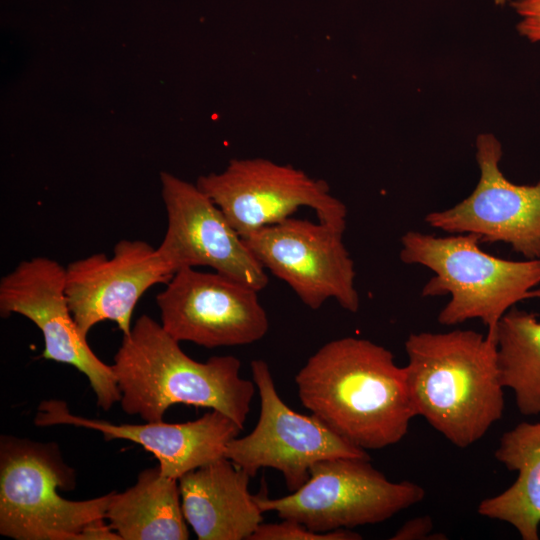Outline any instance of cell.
<instances>
[{
    "label": "cell",
    "mask_w": 540,
    "mask_h": 540,
    "mask_svg": "<svg viewBox=\"0 0 540 540\" xmlns=\"http://www.w3.org/2000/svg\"><path fill=\"white\" fill-rule=\"evenodd\" d=\"M196 185L242 238L284 221L300 207L313 209L322 223L346 229L347 208L326 181L291 165L264 158L232 159L222 172L200 176Z\"/></svg>",
    "instance_id": "7"
},
{
    "label": "cell",
    "mask_w": 540,
    "mask_h": 540,
    "mask_svg": "<svg viewBox=\"0 0 540 540\" xmlns=\"http://www.w3.org/2000/svg\"><path fill=\"white\" fill-rule=\"evenodd\" d=\"M493 2L495 3L496 6H504L508 2H510V0H493Z\"/></svg>",
    "instance_id": "23"
},
{
    "label": "cell",
    "mask_w": 540,
    "mask_h": 540,
    "mask_svg": "<svg viewBox=\"0 0 540 540\" xmlns=\"http://www.w3.org/2000/svg\"><path fill=\"white\" fill-rule=\"evenodd\" d=\"M257 290L217 272L178 270L156 296L161 325L177 341L207 348L252 344L269 320Z\"/></svg>",
    "instance_id": "11"
},
{
    "label": "cell",
    "mask_w": 540,
    "mask_h": 540,
    "mask_svg": "<svg viewBox=\"0 0 540 540\" xmlns=\"http://www.w3.org/2000/svg\"><path fill=\"white\" fill-rule=\"evenodd\" d=\"M167 230L157 247L176 273L182 268L207 266L257 291L269 278L218 206L196 184L173 174H160Z\"/></svg>",
    "instance_id": "13"
},
{
    "label": "cell",
    "mask_w": 540,
    "mask_h": 540,
    "mask_svg": "<svg viewBox=\"0 0 540 540\" xmlns=\"http://www.w3.org/2000/svg\"><path fill=\"white\" fill-rule=\"evenodd\" d=\"M175 272L157 248L142 240H120L113 255L91 254L66 267V296L80 331L87 336L97 323L115 322L123 335L143 294L167 284Z\"/></svg>",
    "instance_id": "14"
},
{
    "label": "cell",
    "mask_w": 540,
    "mask_h": 540,
    "mask_svg": "<svg viewBox=\"0 0 540 540\" xmlns=\"http://www.w3.org/2000/svg\"><path fill=\"white\" fill-rule=\"evenodd\" d=\"M179 343L148 315L123 335L112 364L122 410L156 422L180 403L222 412L243 429L257 388L241 377L240 360L226 355L198 362Z\"/></svg>",
    "instance_id": "2"
},
{
    "label": "cell",
    "mask_w": 540,
    "mask_h": 540,
    "mask_svg": "<svg viewBox=\"0 0 540 540\" xmlns=\"http://www.w3.org/2000/svg\"><path fill=\"white\" fill-rule=\"evenodd\" d=\"M361 535L351 529L316 532L293 519L278 523H261L249 540H359Z\"/></svg>",
    "instance_id": "20"
},
{
    "label": "cell",
    "mask_w": 540,
    "mask_h": 540,
    "mask_svg": "<svg viewBox=\"0 0 540 540\" xmlns=\"http://www.w3.org/2000/svg\"><path fill=\"white\" fill-rule=\"evenodd\" d=\"M106 519L120 540L189 538L179 482L162 475L159 466L139 473L124 492L112 493Z\"/></svg>",
    "instance_id": "17"
},
{
    "label": "cell",
    "mask_w": 540,
    "mask_h": 540,
    "mask_svg": "<svg viewBox=\"0 0 540 540\" xmlns=\"http://www.w3.org/2000/svg\"><path fill=\"white\" fill-rule=\"evenodd\" d=\"M304 407L363 450L400 442L415 417L404 367L385 347L343 337L327 342L295 376Z\"/></svg>",
    "instance_id": "1"
},
{
    "label": "cell",
    "mask_w": 540,
    "mask_h": 540,
    "mask_svg": "<svg viewBox=\"0 0 540 540\" xmlns=\"http://www.w3.org/2000/svg\"><path fill=\"white\" fill-rule=\"evenodd\" d=\"M433 529L432 519L422 516L406 521L391 537L392 540L429 539Z\"/></svg>",
    "instance_id": "22"
},
{
    "label": "cell",
    "mask_w": 540,
    "mask_h": 540,
    "mask_svg": "<svg viewBox=\"0 0 540 540\" xmlns=\"http://www.w3.org/2000/svg\"><path fill=\"white\" fill-rule=\"evenodd\" d=\"M66 268L56 260L34 257L21 261L0 280V314L31 320L44 338L42 357L69 364L89 380L97 404L107 411L121 393L112 365L90 348L71 313L66 296Z\"/></svg>",
    "instance_id": "9"
},
{
    "label": "cell",
    "mask_w": 540,
    "mask_h": 540,
    "mask_svg": "<svg viewBox=\"0 0 540 540\" xmlns=\"http://www.w3.org/2000/svg\"><path fill=\"white\" fill-rule=\"evenodd\" d=\"M517 16L516 30L532 44H540V0H512Z\"/></svg>",
    "instance_id": "21"
},
{
    "label": "cell",
    "mask_w": 540,
    "mask_h": 540,
    "mask_svg": "<svg viewBox=\"0 0 540 540\" xmlns=\"http://www.w3.org/2000/svg\"><path fill=\"white\" fill-rule=\"evenodd\" d=\"M35 424L74 425L97 430L107 441L135 442L155 456L162 475L177 480L191 470L225 457L227 445L242 430L234 420L217 410L185 423L113 424L73 415L66 402L55 399L40 403Z\"/></svg>",
    "instance_id": "15"
},
{
    "label": "cell",
    "mask_w": 540,
    "mask_h": 540,
    "mask_svg": "<svg viewBox=\"0 0 540 540\" xmlns=\"http://www.w3.org/2000/svg\"><path fill=\"white\" fill-rule=\"evenodd\" d=\"M75 473L54 443L0 441V533L16 540H120L105 525L111 494L72 501Z\"/></svg>",
    "instance_id": "5"
},
{
    "label": "cell",
    "mask_w": 540,
    "mask_h": 540,
    "mask_svg": "<svg viewBox=\"0 0 540 540\" xmlns=\"http://www.w3.org/2000/svg\"><path fill=\"white\" fill-rule=\"evenodd\" d=\"M495 458L516 481L502 493L482 500L481 516L512 525L523 540H538L540 524V422H522L500 438Z\"/></svg>",
    "instance_id": "18"
},
{
    "label": "cell",
    "mask_w": 540,
    "mask_h": 540,
    "mask_svg": "<svg viewBox=\"0 0 540 540\" xmlns=\"http://www.w3.org/2000/svg\"><path fill=\"white\" fill-rule=\"evenodd\" d=\"M399 257L406 264L430 269L434 275L421 295H450L438 315L442 325L479 319L495 339L497 325L517 303L540 298V258L515 261L485 252L478 236L458 233L434 236L408 231L401 237Z\"/></svg>",
    "instance_id": "4"
},
{
    "label": "cell",
    "mask_w": 540,
    "mask_h": 540,
    "mask_svg": "<svg viewBox=\"0 0 540 540\" xmlns=\"http://www.w3.org/2000/svg\"><path fill=\"white\" fill-rule=\"evenodd\" d=\"M344 231L320 221L289 217L243 239L259 263L284 281L307 307L317 310L333 298L346 311L356 313L360 298Z\"/></svg>",
    "instance_id": "10"
},
{
    "label": "cell",
    "mask_w": 540,
    "mask_h": 540,
    "mask_svg": "<svg viewBox=\"0 0 540 540\" xmlns=\"http://www.w3.org/2000/svg\"><path fill=\"white\" fill-rule=\"evenodd\" d=\"M250 477L223 457L178 479L185 520L199 540L250 539L263 521Z\"/></svg>",
    "instance_id": "16"
},
{
    "label": "cell",
    "mask_w": 540,
    "mask_h": 540,
    "mask_svg": "<svg viewBox=\"0 0 540 540\" xmlns=\"http://www.w3.org/2000/svg\"><path fill=\"white\" fill-rule=\"evenodd\" d=\"M502 155L495 135L479 134L475 188L456 205L428 213L425 222L448 233L475 234L481 243H506L526 259L540 258V180L513 183L500 169Z\"/></svg>",
    "instance_id": "12"
},
{
    "label": "cell",
    "mask_w": 540,
    "mask_h": 540,
    "mask_svg": "<svg viewBox=\"0 0 540 540\" xmlns=\"http://www.w3.org/2000/svg\"><path fill=\"white\" fill-rule=\"evenodd\" d=\"M404 367L411 403L459 448L479 441L503 414L495 339L473 330L412 333Z\"/></svg>",
    "instance_id": "3"
},
{
    "label": "cell",
    "mask_w": 540,
    "mask_h": 540,
    "mask_svg": "<svg viewBox=\"0 0 540 540\" xmlns=\"http://www.w3.org/2000/svg\"><path fill=\"white\" fill-rule=\"evenodd\" d=\"M425 497L418 484L393 482L370 459L339 457L316 462L307 481L290 495H255L262 512L293 519L316 532L384 522Z\"/></svg>",
    "instance_id": "6"
},
{
    "label": "cell",
    "mask_w": 540,
    "mask_h": 540,
    "mask_svg": "<svg viewBox=\"0 0 540 540\" xmlns=\"http://www.w3.org/2000/svg\"><path fill=\"white\" fill-rule=\"evenodd\" d=\"M252 378L260 397L254 429L229 442L225 457L255 476L261 468L278 470L290 491L300 488L318 461L339 457L370 459L315 415L292 410L279 396L268 364L251 361Z\"/></svg>",
    "instance_id": "8"
},
{
    "label": "cell",
    "mask_w": 540,
    "mask_h": 540,
    "mask_svg": "<svg viewBox=\"0 0 540 540\" xmlns=\"http://www.w3.org/2000/svg\"><path fill=\"white\" fill-rule=\"evenodd\" d=\"M500 381L513 390L518 410L540 414V320L533 312L508 310L495 332Z\"/></svg>",
    "instance_id": "19"
}]
</instances>
